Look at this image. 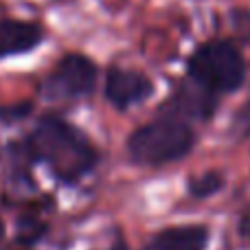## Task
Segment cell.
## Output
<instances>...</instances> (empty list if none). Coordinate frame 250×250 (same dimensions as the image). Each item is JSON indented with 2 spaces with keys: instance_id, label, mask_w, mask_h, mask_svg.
<instances>
[{
  "instance_id": "1",
  "label": "cell",
  "mask_w": 250,
  "mask_h": 250,
  "mask_svg": "<svg viewBox=\"0 0 250 250\" xmlns=\"http://www.w3.org/2000/svg\"><path fill=\"white\" fill-rule=\"evenodd\" d=\"M26 149L64 182L82 178L97 163V149L86 134L60 117H44L26 141Z\"/></svg>"
},
{
  "instance_id": "2",
  "label": "cell",
  "mask_w": 250,
  "mask_h": 250,
  "mask_svg": "<svg viewBox=\"0 0 250 250\" xmlns=\"http://www.w3.org/2000/svg\"><path fill=\"white\" fill-rule=\"evenodd\" d=\"M187 77L220 97L235 95L248 79V60L233 38H211L187 57Z\"/></svg>"
},
{
  "instance_id": "3",
  "label": "cell",
  "mask_w": 250,
  "mask_h": 250,
  "mask_svg": "<svg viewBox=\"0 0 250 250\" xmlns=\"http://www.w3.org/2000/svg\"><path fill=\"white\" fill-rule=\"evenodd\" d=\"M198 134L193 125L171 114H158L154 121L136 127L127 138V154L136 165L163 167L187 158L193 151Z\"/></svg>"
},
{
  "instance_id": "4",
  "label": "cell",
  "mask_w": 250,
  "mask_h": 250,
  "mask_svg": "<svg viewBox=\"0 0 250 250\" xmlns=\"http://www.w3.org/2000/svg\"><path fill=\"white\" fill-rule=\"evenodd\" d=\"M222 97L204 88L202 83L193 82L191 77H182L180 82L173 86L171 95L163 101L158 112L160 114H171L187 123H208L220 110Z\"/></svg>"
},
{
  "instance_id": "5",
  "label": "cell",
  "mask_w": 250,
  "mask_h": 250,
  "mask_svg": "<svg viewBox=\"0 0 250 250\" xmlns=\"http://www.w3.org/2000/svg\"><path fill=\"white\" fill-rule=\"evenodd\" d=\"M97 66L82 53H68L48 77V92L57 97H86L97 86Z\"/></svg>"
},
{
  "instance_id": "6",
  "label": "cell",
  "mask_w": 250,
  "mask_h": 250,
  "mask_svg": "<svg viewBox=\"0 0 250 250\" xmlns=\"http://www.w3.org/2000/svg\"><path fill=\"white\" fill-rule=\"evenodd\" d=\"M105 99L119 110H127L138 105L154 95L156 86L145 73L132 68L112 66L105 75Z\"/></svg>"
},
{
  "instance_id": "7",
  "label": "cell",
  "mask_w": 250,
  "mask_h": 250,
  "mask_svg": "<svg viewBox=\"0 0 250 250\" xmlns=\"http://www.w3.org/2000/svg\"><path fill=\"white\" fill-rule=\"evenodd\" d=\"M44 33L35 22L0 20V60L13 55H24L40 46Z\"/></svg>"
},
{
  "instance_id": "8",
  "label": "cell",
  "mask_w": 250,
  "mask_h": 250,
  "mask_svg": "<svg viewBox=\"0 0 250 250\" xmlns=\"http://www.w3.org/2000/svg\"><path fill=\"white\" fill-rule=\"evenodd\" d=\"M208 244V229L200 224L165 229L143 250H204Z\"/></svg>"
},
{
  "instance_id": "9",
  "label": "cell",
  "mask_w": 250,
  "mask_h": 250,
  "mask_svg": "<svg viewBox=\"0 0 250 250\" xmlns=\"http://www.w3.org/2000/svg\"><path fill=\"white\" fill-rule=\"evenodd\" d=\"M224 185H226L224 173L211 169V171H204V173H200V176L191 178L189 193L193 195L195 200H207V198H211V195H215L217 191L224 189Z\"/></svg>"
},
{
  "instance_id": "10",
  "label": "cell",
  "mask_w": 250,
  "mask_h": 250,
  "mask_svg": "<svg viewBox=\"0 0 250 250\" xmlns=\"http://www.w3.org/2000/svg\"><path fill=\"white\" fill-rule=\"evenodd\" d=\"M229 24L233 31V40L239 46L250 51V9L246 7H235L229 11Z\"/></svg>"
},
{
  "instance_id": "11",
  "label": "cell",
  "mask_w": 250,
  "mask_h": 250,
  "mask_svg": "<svg viewBox=\"0 0 250 250\" xmlns=\"http://www.w3.org/2000/svg\"><path fill=\"white\" fill-rule=\"evenodd\" d=\"M229 132L237 141H250V99H246L237 110L233 112Z\"/></svg>"
},
{
  "instance_id": "12",
  "label": "cell",
  "mask_w": 250,
  "mask_h": 250,
  "mask_svg": "<svg viewBox=\"0 0 250 250\" xmlns=\"http://www.w3.org/2000/svg\"><path fill=\"white\" fill-rule=\"evenodd\" d=\"M31 112V104H16V105H7V108H0V119L2 121H18V119L26 117Z\"/></svg>"
},
{
  "instance_id": "13",
  "label": "cell",
  "mask_w": 250,
  "mask_h": 250,
  "mask_svg": "<svg viewBox=\"0 0 250 250\" xmlns=\"http://www.w3.org/2000/svg\"><path fill=\"white\" fill-rule=\"evenodd\" d=\"M239 235L250 239V204L246 207V211L242 213V217H239Z\"/></svg>"
},
{
  "instance_id": "14",
  "label": "cell",
  "mask_w": 250,
  "mask_h": 250,
  "mask_svg": "<svg viewBox=\"0 0 250 250\" xmlns=\"http://www.w3.org/2000/svg\"><path fill=\"white\" fill-rule=\"evenodd\" d=\"M108 250H129L127 246H125V244L123 242H117V244H114V246L112 248H108Z\"/></svg>"
},
{
  "instance_id": "15",
  "label": "cell",
  "mask_w": 250,
  "mask_h": 250,
  "mask_svg": "<svg viewBox=\"0 0 250 250\" xmlns=\"http://www.w3.org/2000/svg\"><path fill=\"white\" fill-rule=\"evenodd\" d=\"M2 233H4V224H2V220H0V237H2Z\"/></svg>"
}]
</instances>
